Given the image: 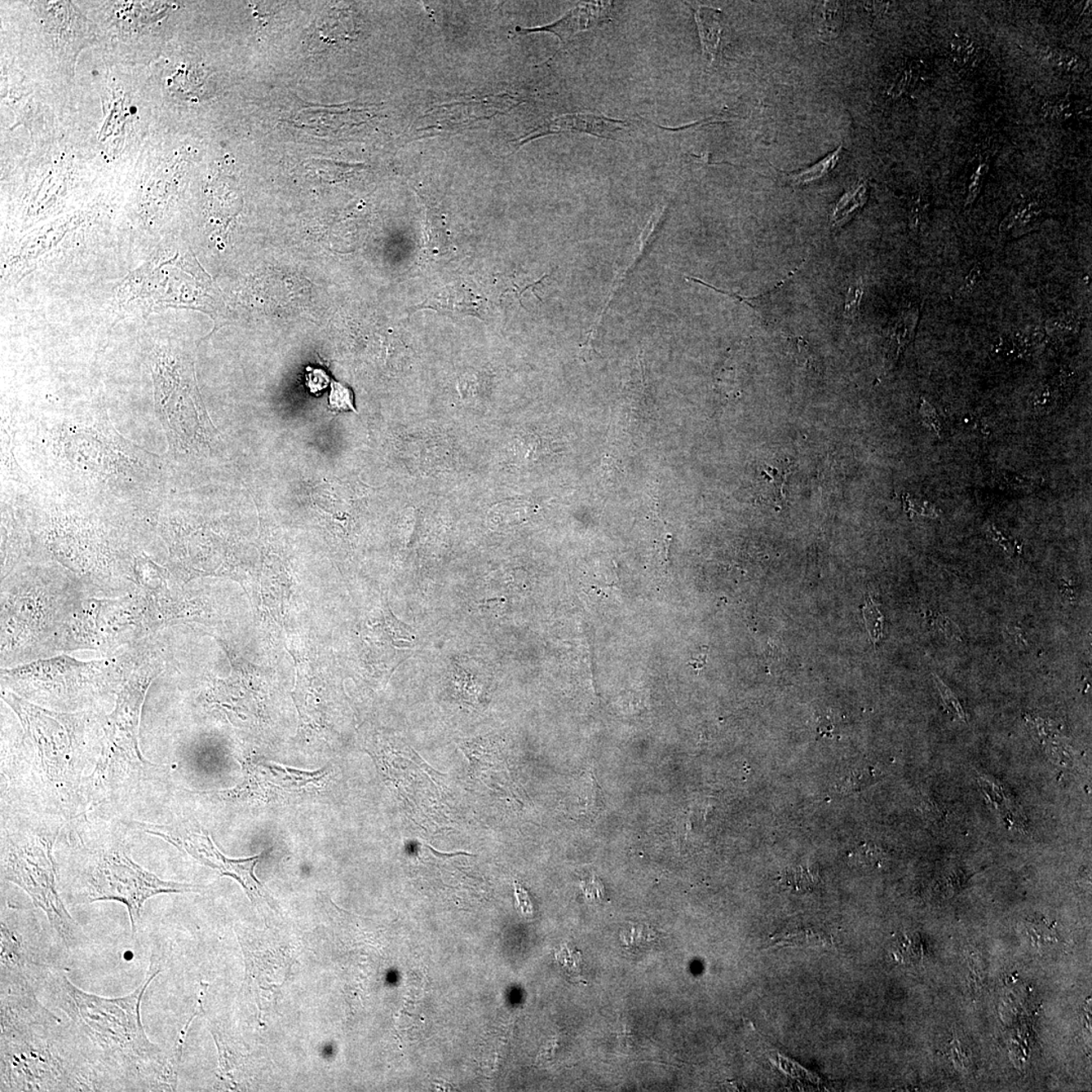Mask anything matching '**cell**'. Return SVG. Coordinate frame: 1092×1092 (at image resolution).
<instances>
[{
    "instance_id": "obj_20",
    "label": "cell",
    "mask_w": 1092,
    "mask_h": 1092,
    "mask_svg": "<svg viewBox=\"0 0 1092 1092\" xmlns=\"http://www.w3.org/2000/svg\"><path fill=\"white\" fill-rule=\"evenodd\" d=\"M806 263V260H804V262L802 263V265H800V267L795 268L794 271L791 272L788 274V276L783 278V280L778 282V284L775 286H774L771 290H769L767 291V293L764 294H760L758 295H751V297H744V295H741L738 294L727 293V291L719 290L718 287L711 286L709 284H707V282L702 281L701 280H699V278L696 277H686V278L687 280L697 282V284H700L702 286L709 287V289L718 291V294L727 295V297L735 299L737 300V302L745 303L746 306H749L753 309H758L760 308H762L764 304H766L768 300L771 299L774 294L777 293V291L779 290L781 287L783 286L786 284V282L790 280L791 277L795 276L796 272H797L799 269L802 268L803 267V264Z\"/></svg>"
},
{
    "instance_id": "obj_6",
    "label": "cell",
    "mask_w": 1092,
    "mask_h": 1092,
    "mask_svg": "<svg viewBox=\"0 0 1092 1092\" xmlns=\"http://www.w3.org/2000/svg\"><path fill=\"white\" fill-rule=\"evenodd\" d=\"M153 678L151 670L132 676L119 692L113 713L105 718L100 758L88 778V787L94 792L109 793L155 767L143 757L138 741L141 711Z\"/></svg>"
},
{
    "instance_id": "obj_24",
    "label": "cell",
    "mask_w": 1092,
    "mask_h": 1092,
    "mask_svg": "<svg viewBox=\"0 0 1092 1092\" xmlns=\"http://www.w3.org/2000/svg\"><path fill=\"white\" fill-rule=\"evenodd\" d=\"M556 961H558L565 970V974L573 979L580 978L582 974V954L580 950L569 948L568 945L563 946L560 950L555 952Z\"/></svg>"
},
{
    "instance_id": "obj_27",
    "label": "cell",
    "mask_w": 1092,
    "mask_h": 1092,
    "mask_svg": "<svg viewBox=\"0 0 1092 1092\" xmlns=\"http://www.w3.org/2000/svg\"><path fill=\"white\" fill-rule=\"evenodd\" d=\"M329 402L332 409L356 412L355 407L353 405L351 391L343 387L342 383L332 382Z\"/></svg>"
},
{
    "instance_id": "obj_26",
    "label": "cell",
    "mask_w": 1092,
    "mask_h": 1092,
    "mask_svg": "<svg viewBox=\"0 0 1092 1092\" xmlns=\"http://www.w3.org/2000/svg\"><path fill=\"white\" fill-rule=\"evenodd\" d=\"M863 295L864 286L861 280L852 285L848 289L843 309V315L847 320L854 321L859 316Z\"/></svg>"
},
{
    "instance_id": "obj_25",
    "label": "cell",
    "mask_w": 1092,
    "mask_h": 1092,
    "mask_svg": "<svg viewBox=\"0 0 1092 1092\" xmlns=\"http://www.w3.org/2000/svg\"><path fill=\"white\" fill-rule=\"evenodd\" d=\"M864 619L867 630L869 631L871 640L874 644L881 639L883 634L884 618L881 612L879 611L877 606L873 600L869 598L863 608Z\"/></svg>"
},
{
    "instance_id": "obj_9",
    "label": "cell",
    "mask_w": 1092,
    "mask_h": 1092,
    "mask_svg": "<svg viewBox=\"0 0 1092 1092\" xmlns=\"http://www.w3.org/2000/svg\"><path fill=\"white\" fill-rule=\"evenodd\" d=\"M630 123L620 121V119H613L602 114L593 113H578L565 114L555 118L550 119L543 125L539 126L533 130L528 136L520 140V144L523 145L532 142V140L541 138L547 135L560 134V132H582L598 138L616 140V132L629 128Z\"/></svg>"
},
{
    "instance_id": "obj_29",
    "label": "cell",
    "mask_w": 1092,
    "mask_h": 1092,
    "mask_svg": "<svg viewBox=\"0 0 1092 1092\" xmlns=\"http://www.w3.org/2000/svg\"><path fill=\"white\" fill-rule=\"evenodd\" d=\"M997 483L1001 485V487L1015 490H1031L1038 485V481L1029 479V477L1009 474L999 477Z\"/></svg>"
},
{
    "instance_id": "obj_12",
    "label": "cell",
    "mask_w": 1092,
    "mask_h": 1092,
    "mask_svg": "<svg viewBox=\"0 0 1092 1092\" xmlns=\"http://www.w3.org/2000/svg\"><path fill=\"white\" fill-rule=\"evenodd\" d=\"M698 30H699L703 53L710 63L718 58L722 45L723 21L722 12L713 7H698L694 11Z\"/></svg>"
},
{
    "instance_id": "obj_32",
    "label": "cell",
    "mask_w": 1092,
    "mask_h": 1092,
    "mask_svg": "<svg viewBox=\"0 0 1092 1092\" xmlns=\"http://www.w3.org/2000/svg\"><path fill=\"white\" fill-rule=\"evenodd\" d=\"M983 272L984 269L983 265H981V263L977 264L976 267L972 268V271L970 272L969 274H968V276L965 278V281L963 282V285L960 289V293L968 294L969 293V291L974 290V287L977 286V284H978L979 281L981 280V277H983Z\"/></svg>"
},
{
    "instance_id": "obj_33",
    "label": "cell",
    "mask_w": 1092,
    "mask_h": 1092,
    "mask_svg": "<svg viewBox=\"0 0 1092 1092\" xmlns=\"http://www.w3.org/2000/svg\"><path fill=\"white\" fill-rule=\"evenodd\" d=\"M1076 329L1077 324L1073 319H1057L1049 322V326H1048V330H1049L1052 334L1065 335L1071 333L1072 331H1076Z\"/></svg>"
},
{
    "instance_id": "obj_14",
    "label": "cell",
    "mask_w": 1092,
    "mask_h": 1092,
    "mask_svg": "<svg viewBox=\"0 0 1092 1092\" xmlns=\"http://www.w3.org/2000/svg\"><path fill=\"white\" fill-rule=\"evenodd\" d=\"M770 944L796 948L826 947L831 945V938L825 932L816 928L795 927L777 932L770 939Z\"/></svg>"
},
{
    "instance_id": "obj_3",
    "label": "cell",
    "mask_w": 1092,
    "mask_h": 1092,
    "mask_svg": "<svg viewBox=\"0 0 1092 1092\" xmlns=\"http://www.w3.org/2000/svg\"><path fill=\"white\" fill-rule=\"evenodd\" d=\"M35 750V767L53 798L69 802L81 784L84 741L77 716L58 713L4 692Z\"/></svg>"
},
{
    "instance_id": "obj_18",
    "label": "cell",
    "mask_w": 1092,
    "mask_h": 1092,
    "mask_svg": "<svg viewBox=\"0 0 1092 1092\" xmlns=\"http://www.w3.org/2000/svg\"><path fill=\"white\" fill-rule=\"evenodd\" d=\"M842 151L843 144L839 145V147L835 150V151L831 152L828 156L822 159V160L816 163L815 165L806 168V170L790 172V174H788L789 180L795 185H803L812 183V181L824 179L825 176L828 175L829 172L837 166Z\"/></svg>"
},
{
    "instance_id": "obj_28",
    "label": "cell",
    "mask_w": 1092,
    "mask_h": 1092,
    "mask_svg": "<svg viewBox=\"0 0 1092 1092\" xmlns=\"http://www.w3.org/2000/svg\"><path fill=\"white\" fill-rule=\"evenodd\" d=\"M934 678L945 706L947 707L950 713L956 716L959 719L963 720V722H966L967 716L965 713H964L960 702L958 701L957 697L954 695L953 692L950 691L947 686H946L943 681H941L938 676L934 675Z\"/></svg>"
},
{
    "instance_id": "obj_15",
    "label": "cell",
    "mask_w": 1092,
    "mask_h": 1092,
    "mask_svg": "<svg viewBox=\"0 0 1092 1092\" xmlns=\"http://www.w3.org/2000/svg\"><path fill=\"white\" fill-rule=\"evenodd\" d=\"M815 23L817 32L825 41L837 38L843 24V3L835 2L819 3L815 12Z\"/></svg>"
},
{
    "instance_id": "obj_34",
    "label": "cell",
    "mask_w": 1092,
    "mask_h": 1092,
    "mask_svg": "<svg viewBox=\"0 0 1092 1092\" xmlns=\"http://www.w3.org/2000/svg\"><path fill=\"white\" fill-rule=\"evenodd\" d=\"M514 885H515L516 899L517 900H518V908L521 910H523V913L525 914L532 913V904H530V899L527 892H526L524 888L521 886L518 882H515Z\"/></svg>"
},
{
    "instance_id": "obj_31",
    "label": "cell",
    "mask_w": 1092,
    "mask_h": 1092,
    "mask_svg": "<svg viewBox=\"0 0 1092 1092\" xmlns=\"http://www.w3.org/2000/svg\"><path fill=\"white\" fill-rule=\"evenodd\" d=\"M919 411H921L922 418L925 420L927 426L931 427L936 434L941 435V432L943 431V425H941V421L936 411L925 400H922Z\"/></svg>"
},
{
    "instance_id": "obj_19",
    "label": "cell",
    "mask_w": 1092,
    "mask_h": 1092,
    "mask_svg": "<svg viewBox=\"0 0 1092 1092\" xmlns=\"http://www.w3.org/2000/svg\"><path fill=\"white\" fill-rule=\"evenodd\" d=\"M1041 332L1029 334H1015L1007 338H1001L997 345V351L1005 355L1015 357L1029 355L1043 342Z\"/></svg>"
},
{
    "instance_id": "obj_22",
    "label": "cell",
    "mask_w": 1092,
    "mask_h": 1092,
    "mask_svg": "<svg viewBox=\"0 0 1092 1092\" xmlns=\"http://www.w3.org/2000/svg\"><path fill=\"white\" fill-rule=\"evenodd\" d=\"M1072 379L1070 378L1059 377L1051 382L1039 393L1034 397V405L1038 407H1049L1054 405L1058 401H1062L1065 397L1071 395Z\"/></svg>"
},
{
    "instance_id": "obj_2",
    "label": "cell",
    "mask_w": 1092,
    "mask_h": 1092,
    "mask_svg": "<svg viewBox=\"0 0 1092 1092\" xmlns=\"http://www.w3.org/2000/svg\"><path fill=\"white\" fill-rule=\"evenodd\" d=\"M162 971L159 950L152 948L145 980L127 996L105 997L84 992L63 968L53 972L39 990L99 1050L122 1091L176 1090L180 1060L170 1058L150 1041L141 1015L144 996Z\"/></svg>"
},
{
    "instance_id": "obj_30",
    "label": "cell",
    "mask_w": 1092,
    "mask_h": 1092,
    "mask_svg": "<svg viewBox=\"0 0 1092 1092\" xmlns=\"http://www.w3.org/2000/svg\"><path fill=\"white\" fill-rule=\"evenodd\" d=\"M307 370L309 371V374H307V384L313 393H317L318 392L324 390V388L328 386L330 379L324 370L313 369L311 368H308Z\"/></svg>"
},
{
    "instance_id": "obj_1",
    "label": "cell",
    "mask_w": 1092,
    "mask_h": 1092,
    "mask_svg": "<svg viewBox=\"0 0 1092 1092\" xmlns=\"http://www.w3.org/2000/svg\"><path fill=\"white\" fill-rule=\"evenodd\" d=\"M0 1091H122L103 1056L26 986L0 987Z\"/></svg>"
},
{
    "instance_id": "obj_16",
    "label": "cell",
    "mask_w": 1092,
    "mask_h": 1092,
    "mask_svg": "<svg viewBox=\"0 0 1092 1092\" xmlns=\"http://www.w3.org/2000/svg\"><path fill=\"white\" fill-rule=\"evenodd\" d=\"M179 70L176 74V91L185 99L201 100L209 92V77L200 67H188Z\"/></svg>"
},
{
    "instance_id": "obj_11",
    "label": "cell",
    "mask_w": 1092,
    "mask_h": 1092,
    "mask_svg": "<svg viewBox=\"0 0 1092 1092\" xmlns=\"http://www.w3.org/2000/svg\"><path fill=\"white\" fill-rule=\"evenodd\" d=\"M483 302V300H481ZM472 295L470 290L462 287H445L432 297L428 298L419 309L427 308L437 312L458 314V315H475L480 317L483 312V303Z\"/></svg>"
},
{
    "instance_id": "obj_4",
    "label": "cell",
    "mask_w": 1092,
    "mask_h": 1092,
    "mask_svg": "<svg viewBox=\"0 0 1092 1092\" xmlns=\"http://www.w3.org/2000/svg\"><path fill=\"white\" fill-rule=\"evenodd\" d=\"M54 837L42 833L7 835L2 848V876L23 890L67 950L77 948L83 932L69 913L58 890Z\"/></svg>"
},
{
    "instance_id": "obj_21",
    "label": "cell",
    "mask_w": 1092,
    "mask_h": 1092,
    "mask_svg": "<svg viewBox=\"0 0 1092 1092\" xmlns=\"http://www.w3.org/2000/svg\"><path fill=\"white\" fill-rule=\"evenodd\" d=\"M785 885L796 891H811L820 882V875L816 870L808 867H796L786 870L781 877Z\"/></svg>"
},
{
    "instance_id": "obj_17",
    "label": "cell",
    "mask_w": 1092,
    "mask_h": 1092,
    "mask_svg": "<svg viewBox=\"0 0 1092 1092\" xmlns=\"http://www.w3.org/2000/svg\"><path fill=\"white\" fill-rule=\"evenodd\" d=\"M867 193L868 190L866 184H861L851 192L844 193L831 214L830 223L833 227H841L850 221L852 216L865 205Z\"/></svg>"
},
{
    "instance_id": "obj_23",
    "label": "cell",
    "mask_w": 1092,
    "mask_h": 1092,
    "mask_svg": "<svg viewBox=\"0 0 1092 1092\" xmlns=\"http://www.w3.org/2000/svg\"><path fill=\"white\" fill-rule=\"evenodd\" d=\"M620 939L623 947L631 950L632 952H639V950L647 949L648 946L654 944L657 936L651 927L631 926L621 932Z\"/></svg>"
},
{
    "instance_id": "obj_10",
    "label": "cell",
    "mask_w": 1092,
    "mask_h": 1092,
    "mask_svg": "<svg viewBox=\"0 0 1092 1092\" xmlns=\"http://www.w3.org/2000/svg\"><path fill=\"white\" fill-rule=\"evenodd\" d=\"M612 4L613 2H609L580 3L555 23L539 28H517L516 32L523 35L537 32L552 33L560 39L561 47H565L574 35L597 28L611 21L610 10Z\"/></svg>"
},
{
    "instance_id": "obj_13",
    "label": "cell",
    "mask_w": 1092,
    "mask_h": 1092,
    "mask_svg": "<svg viewBox=\"0 0 1092 1092\" xmlns=\"http://www.w3.org/2000/svg\"><path fill=\"white\" fill-rule=\"evenodd\" d=\"M919 320L918 307L904 309L892 327L888 358L891 362L899 360L906 347L913 342Z\"/></svg>"
},
{
    "instance_id": "obj_5",
    "label": "cell",
    "mask_w": 1092,
    "mask_h": 1092,
    "mask_svg": "<svg viewBox=\"0 0 1092 1092\" xmlns=\"http://www.w3.org/2000/svg\"><path fill=\"white\" fill-rule=\"evenodd\" d=\"M77 904L114 901L126 906L132 938L137 936L145 904L154 896L197 892L201 887L168 881L137 864L125 848H104L91 857L77 879Z\"/></svg>"
},
{
    "instance_id": "obj_7",
    "label": "cell",
    "mask_w": 1092,
    "mask_h": 1092,
    "mask_svg": "<svg viewBox=\"0 0 1092 1092\" xmlns=\"http://www.w3.org/2000/svg\"><path fill=\"white\" fill-rule=\"evenodd\" d=\"M61 968L51 936L33 910L3 905L0 918V987L26 986L39 994Z\"/></svg>"
},
{
    "instance_id": "obj_8",
    "label": "cell",
    "mask_w": 1092,
    "mask_h": 1092,
    "mask_svg": "<svg viewBox=\"0 0 1092 1092\" xmlns=\"http://www.w3.org/2000/svg\"><path fill=\"white\" fill-rule=\"evenodd\" d=\"M130 825L136 829L144 831L146 834L165 839V842L174 844L179 850L187 852L188 854L193 857L202 865L215 870L220 876L235 879L238 883L241 884L243 890L249 896L252 903L256 904L259 900H265L268 904H271L268 893L254 875L255 866L258 864L263 854L249 857V859H230L216 848L207 831L202 830L200 833V831L190 829L184 825H159L132 821Z\"/></svg>"
}]
</instances>
